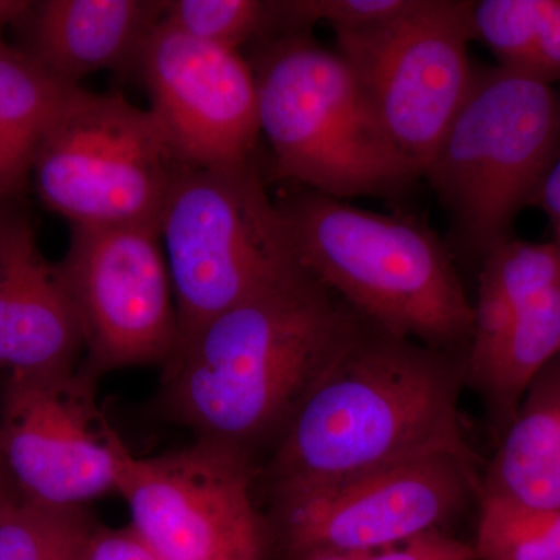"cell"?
<instances>
[{
  "instance_id": "obj_15",
  "label": "cell",
  "mask_w": 560,
  "mask_h": 560,
  "mask_svg": "<svg viewBox=\"0 0 560 560\" xmlns=\"http://www.w3.org/2000/svg\"><path fill=\"white\" fill-rule=\"evenodd\" d=\"M164 0H44L21 22L18 44L69 86L102 70H136Z\"/></svg>"
},
{
  "instance_id": "obj_25",
  "label": "cell",
  "mask_w": 560,
  "mask_h": 560,
  "mask_svg": "<svg viewBox=\"0 0 560 560\" xmlns=\"http://www.w3.org/2000/svg\"><path fill=\"white\" fill-rule=\"evenodd\" d=\"M290 560H478L474 544H467L445 530L423 534L400 547L377 551L308 552Z\"/></svg>"
},
{
  "instance_id": "obj_9",
  "label": "cell",
  "mask_w": 560,
  "mask_h": 560,
  "mask_svg": "<svg viewBox=\"0 0 560 560\" xmlns=\"http://www.w3.org/2000/svg\"><path fill=\"white\" fill-rule=\"evenodd\" d=\"M475 464L441 455L323 488L270 495L268 544L290 560L308 552L377 551L444 530L480 499Z\"/></svg>"
},
{
  "instance_id": "obj_27",
  "label": "cell",
  "mask_w": 560,
  "mask_h": 560,
  "mask_svg": "<svg viewBox=\"0 0 560 560\" xmlns=\"http://www.w3.org/2000/svg\"><path fill=\"white\" fill-rule=\"evenodd\" d=\"M536 206H539L547 213L552 232L560 231V154L550 173H548L544 186H541Z\"/></svg>"
},
{
  "instance_id": "obj_26",
  "label": "cell",
  "mask_w": 560,
  "mask_h": 560,
  "mask_svg": "<svg viewBox=\"0 0 560 560\" xmlns=\"http://www.w3.org/2000/svg\"><path fill=\"white\" fill-rule=\"evenodd\" d=\"M84 560H162L147 540L128 525L108 529L97 526L92 534Z\"/></svg>"
},
{
  "instance_id": "obj_30",
  "label": "cell",
  "mask_w": 560,
  "mask_h": 560,
  "mask_svg": "<svg viewBox=\"0 0 560 560\" xmlns=\"http://www.w3.org/2000/svg\"><path fill=\"white\" fill-rule=\"evenodd\" d=\"M555 242H558L560 245V231L555 232Z\"/></svg>"
},
{
  "instance_id": "obj_17",
  "label": "cell",
  "mask_w": 560,
  "mask_h": 560,
  "mask_svg": "<svg viewBox=\"0 0 560 560\" xmlns=\"http://www.w3.org/2000/svg\"><path fill=\"white\" fill-rule=\"evenodd\" d=\"M77 88L0 38V201H21L40 143Z\"/></svg>"
},
{
  "instance_id": "obj_8",
  "label": "cell",
  "mask_w": 560,
  "mask_h": 560,
  "mask_svg": "<svg viewBox=\"0 0 560 560\" xmlns=\"http://www.w3.org/2000/svg\"><path fill=\"white\" fill-rule=\"evenodd\" d=\"M335 39L383 131L422 178L474 77L470 2L416 0L393 20Z\"/></svg>"
},
{
  "instance_id": "obj_22",
  "label": "cell",
  "mask_w": 560,
  "mask_h": 560,
  "mask_svg": "<svg viewBox=\"0 0 560 560\" xmlns=\"http://www.w3.org/2000/svg\"><path fill=\"white\" fill-rule=\"evenodd\" d=\"M162 24L190 38L241 51L283 35L278 2L264 0H164Z\"/></svg>"
},
{
  "instance_id": "obj_7",
  "label": "cell",
  "mask_w": 560,
  "mask_h": 560,
  "mask_svg": "<svg viewBox=\"0 0 560 560\" xmlns=\"http://www.w3.org/2000/svg\"><path fill=\"white\" fill-rule=\"evenodd\" d=\"M184 165L149 108L77 88L40 143L32 180L70 226H160Z\"/></svg>"
},
{
  "instance_id": "obj_3",
  "label": "cell",
  "mask_w": 560,
  "mask_h": 560,
  "mask_svg": "<svg viewBox=\"0 0 560 560\" xmlns=\"http://www.w3.org/2000/svg\"><path fill=\"white\" fill-rule=\"evenodd\" d=\"M278 202L304 270L357 315L397 337L467 353L474 304L433 231L298 186Z\"/></svg>"
},
{
  "instance_id": "obj_10",
  "label": "cell",
  "mask_w": 560,
  "mask_h": 560,
  "mask_svg": "<svg viewBox=\"0 0 560 560\" xmlns=\"http://www.w3.org/2000/svg\"><path fill=\"white\" fill-rule=\"evenodd\" d=\"M254 480L248 453L197 440L149 458L128 451L117 493L162 560H265L270 544Z\"/></svg>"
},
{
  "instance_id": "obj_2",
  "label": "cell",
  "mask_w": 560,
  "mask_h": 560,
  "mask_svg": "<svg viewBox=\"0 0 560 560\" xmlns=\"http://www.w3.org/2000/svg\"><path fill=\"white\" fill-rule=\"evenodd\" d=\"M359 315L311 272L221 313L164 366L160 408L197 440L253 452L278 444Z\"/></svg>"
},
{
  "instance_id": "obj_19",
  "label": "cell",
  "mask_w": 560,
  "mask_h": 560,
  "mask_svg": "<svg viewBox=\"0 0 560 560\" xmlns=\"http://www.w3.org/2000/svg\"><path fill=\"white\" fill-rule=\"evenodd\" d=\"M475 40L500 68L545 84L560 81V0H480L470 3Z\"/></svg>"
},
{
  "instance_id": "obj_18",
  "label": "cell",
  "mask_w": 560,
  "mask_h": 560,
  "mask_svg": "<svg viewBox=\"0 0 560 560\" xmlns=\"http://www.w3.org/2000/svg\"><path fill=\"white\" fill-rule=\"evenodd\" d=\"M559 355L560 287L525 305L488 355L467 364V383L480 390L504 430L530 383Z\"/></svg>"
},
{
  "instance_id": "obj_23",
  "label": "cell",
  "mask_w": 560,
  "mask_h": 560,
  "mask_svg": "<svg viewBox=\"0 0 560 560\" xmlns=\"http://www.w3.org/2000/svg\"><path fill=\"white\" fill-rule=\"evenodd\" d=\"M474 548L478 560H560V510L481 503Z\"/></svg>"
},
{
  "instance_id": "obj_16",
  "label": "cell",
  "mask_w": 560,
  "mask_h": 560,
  "mask_svg": "<svg viewBox=\"0 0 560 560\" xmlns=\"http://www.w3.org/2000/svg\"><path fill=\"white\" fill-rule=\"evenodd\" d=\"M481 475L480 503L560 510V355L530 383Z\"/></svg>"
},
{
  "instance_id": "obj_29",
  "label": "cell",
  "mask_w": 560,
  "mask_h": 560,
  "mask_svg": "<svg viewBox=\"0 0 560 560\" xmlns=\"http://www.w3.org/2000/svg\"><path fill=\"white\" fill-rule=\"evenodd\" d=\"M11 482L9 477H7L5 470H3L2 463H0V499H2L3 493L9 490Z\"/></svg>"
},
{
  "instance_id": "obj_4",
  "label": "cell",
  "mask_w": 560,
  "mask_h": 560,
  "mask_svg": "<svg viewBox=\"0 0 560 560\" xmlns=\"http://www.w3.org/2000/svg\"><path fill=\"white\" fill-rule=\"evenodd\" d=\"M308 32L256 44L249 58L272 173L342 201L399 197L419 173L383 131L345 58Z\"/></svg>"
},
{
  "instance_id": "obj_12",
  "label": "cell",
  "mask_w": 560,
  "mask_h": 560,
  "mask_svg": "<svg viewBox=\"0 0 560 560\" xmlns=\"http://www.w3.org/2000/svg\"><path fill=\"white\" fill-rule=\"evenodd\" d=\"M95 378L162 364L178 346L167 257L154 226H70L60 261Z\"/></svg>"
},
{
  "instance_id": "obj_1",
  "label": "cell",
  "mask_w": 560,
  "mask_h": 560,
  "mask_svg": "<svg viewBox=\"0 0 560 560\" xmlns=\"http://www.w3.org/2000/svg\"><path fill=\"white\" fill-rule=\"evenodd\" d=\"M467 353L397 337L359 315L345 348L268 460L270 495L323 488L430 456L480 466L459 400Z\"/></svg>"
},
{
  "instance_id": "obj_11",
  "label": "cell",
  "mask_w": 560,
  "mask_h": 560,
  "mask_svg": "<svg viewBox=\"0 0 560 560\" xmlns=\"http://www.w3.org/2000/svg\"><path fill=\"white\" fill-rule=\"evenodd\" d=\"M97 382L81 366L5 374L0 463L20 495L84 508L117 492L128 447L98 407Z\"/></svg>"
},
{
  "instance_id": "obj_5",
  "label": "cell",
  "mask_w": 560,
  "mask_h": 560,
  "mask_svg": "<svg viewBox=\"0 0 560 560\" xmlns=\"http://www.w3.org/2000/svg\"><path fill=\"white\" fill-rule=\"evenodd\" d=\"M560 154L555 88L500 68L474 69L469 91L423 178L451 215L459 245L478 259L514 238Z\"/></svg>"
},
{
  "instance_id": "obj_28",
  "label": "cell",
  "mask_w": 560,
  "mask_h": 560,
  "mask_svg": "<svg viewBox=\"0 0 560 560\" xmlns=\"http://www.w3.org/2000/svg\"><path fill=\"white\" fill-rule=\"evenodd\" d=\"M32 7L33 2L25 0H0V31L9 25H20Z\"/></svg>"
},
{
  "instance_id": "obj_21",
  "label": "cell",
  "mask_w": 560,
  "mask_h": 560,
  "mask_svg": "<svg viewBox=\"0 0 560 560\" xmlns=\"http://www.w3.org/2000/svg\"><path fill=\"white\" fill-rule=\"evenodd\" d=\"M97 523L84 508H61L20 495L0 499V560H84Z\"/></svg>"
},
{
  "instance_id": "obj_14",
  "label": "cell",
  "mask_w": 560,
  "mask_h": 560,
  "mask_svg": "<svg viewBox=\"0 0 560 560\" xmlns=\"http://www.w3.org/2000/svg\"><path fill=\"white\" fill-rule=\"evenodd\" d=\"M21 201H0V370L79 366L83 337L60 267L44 256Z\"/></svg>"
},
{
  "instance_id": "obj_6",
  "label": "cell",
  "mask_w": 560,
  "mask_h": 560,
  "mask_svg": "<svg viewBox=\"0 0 560 560\" xmlns=\"http://www.w3.org/2000/svg\"><path fill=\"white\" fill-rule=\"evenodd\" d=\"M158 231L175 294L178 346L221 313L305 271L289 221L254 161L184 165Z\"/></svg>"
},
{
  "instance_id": "obj_24",
  "label": "cell",
  "mask_w": 560,
  "mask_h": 560,
  "mask_svg": "<svg viewBox=\"0 0 560 560\" xmlns=\"http://www.w3.org/2000/svg\"><path fill=\"white\" fill-rule=\"evenodd\" d=\"M416 0H285L278 2L283 33L311 31L324 22L334 32H353L399 16Z\"/></svg>"
},
{
  "instance_id": "obj_20",
  "label": "cell",
  "mask_w": 560,
  "mask_h": 560,
  "mask_svg": "<svg viewBox=\"0 0 560 560\" xmlns=\"http://www.w3.org/2000/svg\"><path fill=\"white\" fill-rule=\"evenodd\" d=\"M559 287V243L511 238L481 260L475 316L486 326H510L525 305Z\"/></svg>"
},
{
  "instance_id": "obj_13",
  "label": "cell",
  "mask_w": 560,
  "mask_h": 560,
  "mask_svg": "<svg viewBox=\"0 0 560 560\" xmlns=\"http://www.w3.org/2000/svg\"><path fill=\"white\" fill-rule=\"evenodd\" d=\"M151 116L186 167L254 161L261 136L256 75L242 51L158 25L138 66Z\"/></svg>"
}]
</instances>
